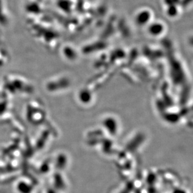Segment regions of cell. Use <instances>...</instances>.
Here are the masks:
<instances>
[{"mask_svg":"<svg viewBox=\"0 0 193 193\" xmlns=\"http://www.w3.org/2000/svg\"><path fill=\"white\" fill-rule=\"evenodd\" d=\"M151 18V14L149 11H142L136 16V22L139 24H144L148 22Z\"/></svg>","mask_w":193,"mask_h":193,"instance_id":"obj_1","label":"cell"},{"mask_svg":"<svg viewBox=\"0 0 193 193\" xmlns=\"http://www.w3.org/2000/svg\"><path fill=\"white\" fill-rule=\"evenodd\" d=\"M167 13L171 17H174L177 14V9L175 7V6H171L169 8V9L167 10Z\"/></svg>","mask_w":193,"mask_h":193,"instance_id":"obj_3","label":"cell"},{"mask_svg":"<svg viewBox=\"0 0 193 193\" xmlns=\"http://www.w3.org/2000/svg\"><path fill=\"white\" fill-rule=\"evenodd\" d=\"M162 30V26L158 23H155L152 24L150 27L149 30L152 34H159L161 32Z\"/></svg>","mask_w":193,"mask_h":193,"instance_id":"obj_2","label":"cell"}]
</instances>
